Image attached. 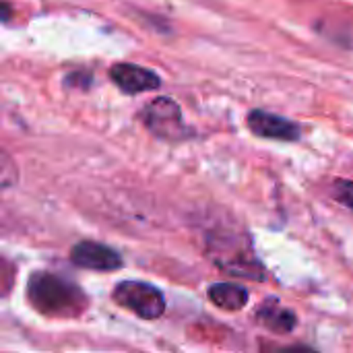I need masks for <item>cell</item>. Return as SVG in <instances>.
Returning a JSON list of instances; mask_svg holds the SVG:
<instances>
[{"label":"cell","instance_id":"cell-1","mask_svg":"<svg viewBox=\"0 0 353 353\" xmlns=\"http://www.w3.org/2000/svg\"><path fill=\"white\" fill-rule=\"evenodd\" d=\"M27 298L39 314L54 319H77L87 308V296L74 283L48 271L29 277Z\"/></svg>","mask_w":353,"mask_h":353},{"label":"cell","instance_id":"cell-2","mask_svg":"<svg viewBox=\"0 0 353 353\" xmlns=\"http://www.w3.org/2000/svg\"><path fill=\"white\" fill-rule=\"evenodd\" d=\"M209 252L213 263L223 269V273H230L234 277H244V279H254L263 281L265 279V269L252 254L250 246L242 242V238L236 236H213L209 238Z\"/></svg>","mask_w":353,"mask_h":353},{"label":"cell","instance_id":"cell-3","mask_svg":"<svg viewBox=\"0 0 353 353\" xmlns=\"http://www.w3.org/2000/svg\"><path fill=\"white\" fill-rule=\"evenodd\" d=\"M112 298L132 314L145 319V321H155L165 312V300L161 292L143 281H122L114 288Z\"/></svg>","mask_w":353,"mask_h":353},{"label":"cell","instance_id":"cell-4","mask_svg":"<svg viewBox=\"0 0 353 353\" xmlns=\"http://www.w3.org/2000/svg\"><path fill=\"white\" fill-rule=\"evenodd\" d=\"M145 126L159 139L165 141H180L186 137V126L182 118L180 105L172 97H157L153 99L143 112Z\"/></svg>","mask_w":353,"mask_h":353},{"label":"cell","instance_id":"cell-5","mask_svg":"<svg viewBox=\"0 0 353 353\" xmlns=\"http://www.w3.org/2000/svg\"><path fill=\"white\" fill-rule=\"evenodd\" d=\"M70 261L77 267L91 271H116L122 267V256L105 244L83 240L70 250Z\"/></svg>","mask_w":353,"mask_h":353},{"label":"cell","instance_id":"cell-6","mask_svg":"<svg viewBox=\"0 0 353 353\" xmlns=\"http://www.w3.org/2000/svg\"><path fill=\"white\" fill-rule=\"evenodd\" d=\"M248 128L265 139H275V141H296L300 137V126L294 124L292 120L271 114V112H263V110H254L248 114L246 118Z\"/></svg>","mask_w":353,"mask_h":353},{"label":"cell","instance_id":"cell-7","mask_svg":"<svg viewBox=\"0 0 353 353\" xmlns=\"http://www.w3.org/2000/svg\"><path fill=\"white\" fill-rule=\"evenodd\" d=\"M112 81L124 91V93H143V91H153L159 87V77L143 66L137 64H116L110 70Z\"/></svg>","mask_w":353,"mask_h":353},{"label":"cell","instance_id":"cell-8","mask_svg":"<svg viewBox=\"0 0 353 353\" xmlns=\"http://www.w3.org/2000/svg\"><path fill=\"white\" fill-rule=\"evenodd\" d=\"M207 294H209V300L217 308L228 310V312L242 310L248 304V292L240 285H234V283H215L209 288Z\"/></svg>","mask_w":353,"mask_h":353},{"label":"cell","instance_id":"cell-9","mask_svg":"<svg viewBox=\"0 0 353 353\" xmlns=\"http://www.w3.org/2000/svg\"><path fill=\"white\" fill-rule=\"evenodd\" d=\"M259 321L273 333H290L296 327V316L292 310L283 308L277 300H267L259 310Z\"/></svg>","mask_w":353,"mask_h":353},{"label":"cell","instance_id":"cell-10","mask_svg":"<svg viewBox=\"0 0 353 353\" xmlns=\"http://www.w3.org/2000/svg\"><path fill=\"white\" fill-rule=\"evenodd\" d=\"M333 199L337 203H341L343 207L347 209H353V182L352 180H335L333 182Z\"/></svg>","mask_w":353,"mask_h":353},{"label":"cell","instance_id":"cell-11","mask_svg":"<svg viewBox=\"0 0 353 353\" xmlns=\"http://www.w3.org/2000/svg\"><path fill=\"white\" fill-rule=\"evenodd\" d=\"M281 353H316L314 350L306 347V345H292V347H285L281 350Z\"/></svg>","mask_w":353,"mask_h":353}]
</instances>
